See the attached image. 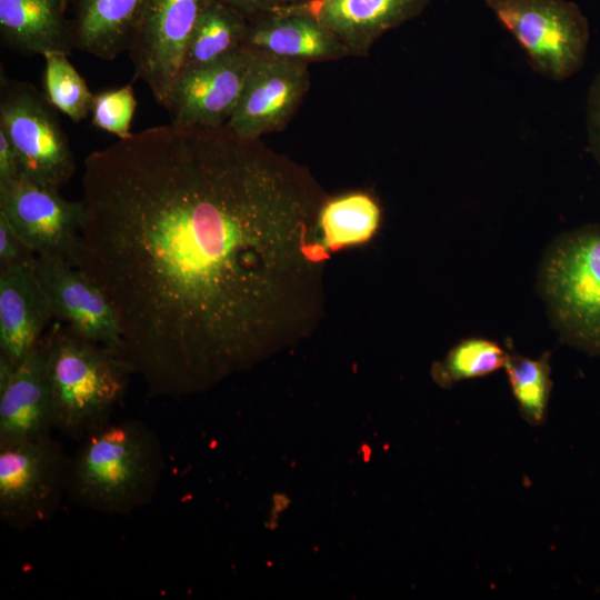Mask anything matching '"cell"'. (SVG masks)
Masks as SVG:
<instances>
[{
	"label": "cell",
	"instance_id": "obj_1",
	"mask_svg": "<svg viewBox=\"0 0 600 600\" xmlns=\"http://www.w3.org/2000/svg\"><path fill=\"white\" fill-rule=\"evenodd\" d=\"M328 197L227 126L152 127L86 158L71 263L108 296L119 354L151 394L203 391L317 329Z\"/></svg>",
	"mask_w": 600,
	"mask_h": 600
},
{
	"label": "cell",
	"instance_id": "obj_2",
	"mask_svg": "<svg viewBox=\"0 0 600 600\" xmlns=\"http://www.w3.org/2000/svg\"><path fill=\"white\" fill-rule=\"evenodd\" d=\"M166 459L156 432L138 419L109 422L70 456L67 498L106 514H127L154 498Z\"/></svg>",
	"mask_w": 600,
	"mask_h": 600
},
{
	"label": "cell",
	"instance_id": "obj_3",
	"mask_svg": "<svg viewBox=\"0 0 600 600\" xmlns=\"http://www.w3.org/2000/svg\"><path fill=\"white\" fill-rule=\"evenodd\" d=\"M54 429L82 440L108 424L132 373L120 354L61 321L42 337Z\"/></svg>",
	"mask_w": 600,
	"mask_h": 600
},
{
	"label": "cell",
	"instance_id": "obj_4",
	"mask_svg": "<svg viewBox=\"0 0 600 600\" xmlns=\"http://www.w3.org/2000/svg\"><path fill=\"white\" fill-rule=\"evenodd\" d=\"M537 284L560 339L600 356V226L554 238L543 253Z\"/></svg>",
	"mask_w": 600,
	"mask_h": 600
},
{
	"label": "cell",
	"instance_id": "obj_5",
	"mask_svg": "<svg viewBox=\"0 0 600 600\" xmlns=\"http://www.w3.org/2000/svg\"><path fill=\"white\" fill-rule=\"evenodd\" d=\"M541 77L562 81L583 66L589 22L569 0H482Z\"/></svg>",
	"mask_w": 600,
	"mask_h": 600
},
{
	"label": "cell",
	"instance_id": "obj_6",
	"mask_svg": "<svg viewBox=\"0 0 600 600\" xmlns=\"http://www.w3.org/2000/svg\"><path fill=\"white\" fill-rule=\"evenodd\" d=\"M57 110L27 81L0 77V129L14 146L21 177L57 190L76 171L74 156Z\"/></svg>",
	"mask_w": 600,
	"mask_h": 600
},
{
	"label": "cell",
	"instance_id": "obj_7",
	"mask_svg": "<svg viewBox=\"0 0 600 600\" xmlns=\"http://www.w3.org/2000/svg\"><path fill=\"white\" fill-rule=\"evenodd\" d=\"M70 456L51 436L0 446V519L23 531L49 521L59 509Z\"/></svg>",
	"mask_w": 600,
	"mask_h": 600
},
{
	"label": "cell",
	"instance_id": "obj_8",
	"mask_svg": "<svg viewBox=\"0 0 600 600\" xmlns=\"http://www.w3.org/2000/svg\"><path fill=\"white\" fill-rule=\"evenodd\" d=\"M214 0H148L128 50L136 80L166 107L196 26Z\"/></svg>",
	"mask_w": 600,
	"mask_h": 600
},
{
	"label": "cell",
	"instance_id": "obj_9",
	"mask_svg": "<svg viewBox=\"0 0 600 600\" xmlns=\"http://www.w3.org/2000/svg\"><path fill=\"white\" fill-rule=\"evenodd\" d=\"M309 88V63L253 49L238 104L226 126L252 140L281 131Z\"/></svg>",
	"mask_w": 600,
	"mask_h": 600
},
{
	"label": "cell",
	"instance_id": "obj_10",
	"mask_svg": "<svg viewBox=\"0 0 600 600\" xmlns=\"http://www.w3.org/2000/svg\"><path fill=\"white\" fill-rule=\"evenodd\" d=\"M0 213L37 256L72 262L84 221L81 200L20 177L0 181Z\"/></svg>",
	"mask_w": 600,
	"mask_h": 600
},
{
	"label": "cell",
	"instance_id": "obj_11",
	"mask_svg": "<svg viewBox=\"0 0 600 600\" xmlns=\"http://www.w3.org/2000/svg\"><path fill=\"white\" fill-rule=\"evenodd\" d=\"M34 269L53 318L77 334L119 353L116 310L102 288L84 271L59 257L37 256Z\"/></svg>",
	"mask_w": 600,
	"mask_h": 600
},
{
	"label": "cell",
	"instance_id": "obj_12",
	"mask_svg": "<svg viewBox=\"0 0 600 600\" xmlns=\"http://www.w3.org/2000/svg\"><path fill=\"white\" fill-rule=\"evenodd\" d=\"M252 56L253 49L244 46L210 63L182 70L164 107L171 123L226 126L238 104Z\"/></svg>",
	"mask_w": 600,
	"mask_h": 600
},
{
	"label": "cell",
	"instance_id": "obj_13",
	"mask_svg": "<svg viewBox=\"0 0 600 600\" xmlns=\"http://www.w3.org/2000/svg\"><path fill=\"white\" fill-rule=\"evenodd\" d=\"M433 0H307L292 6L323 23L351 56L364 57L386 32L420 16Z\"/></svg>",
	"mask_w": 600,
	"mask_h": 600
},
{
	"label": "cell",
	"instance_id": "obj_14",
	"mask_svg": "<svg viewBox=\"0 0 600 600\" xmlns=\"http://www.w3.org/2000/svg\"><path fill=\"white\" fill-rule=\"evenodd\" d=\"M52 318L34 262L0 270V353L20 364Z\"/></svg>",
	"mask_w": 600,
	"mask_h": 600
},
{
	"label": "cell",
	"instance_id": "obj_15",
	"mask_svg": "<svg viewBox=\"0 0 600 600\" xmlns=\"http://www.w3.org/2000/svg\"><path fill=\"white\" fill-rule=\"evenodd\" d=\"M53 406L43 338L19 364L0 393V446L51 436Z\"/></svg>",
	"mask_w": 600,
	"mask_h": 600
},
{
	"label": "cell",
	"instance_id": "obj_16",
	"mask_svg": "<svg viewBox=\"0 0 600 600\" xmlns=\"http://www.w3.org/2000/svg\"><path fill=\"white\" fill-rule=\"evenodd\" d=\"M249 22L247 46L253 49L307 63L351 57L331 30L294 8L280 9Z\"/></svg>",
	"mask_w": 600,
	"mask_h": 600
},
{
	"label": "cell",
	"instance_id": "obj_17",
	"mask_svg": "<svg viewBox=\"0 0 600 600\" xmlns=\"http://www.w3.org/2000/svg\"><path fill=\"white\" fill-rule=\"evenodd\" d=\"M148 0H68L74 49L102 60L129 50Z\"/></svg>",
	"mask_w": 600,
	"mask_h": 600
},
{
	"label": "cell",
	"instance_id": "obj_18",
	"mask_svg": "<svg viewBox=\"0 0 600 600\" xmlns=\"http://www.w3.org/2000/svg\"><path fill=\"white\" fill-rule=\"evenodd\" d=\"M68 0H0L1 42L19 53L46 54L73 48Z\"/></svg>",
	"mask_w": 600,
	"mask_h": 600
},
{
	"label": "cell",
	"instance_id": "obj_19",
	"mask_svg": "<svg viewBox=\"0 0 600 600\" xmlns=\"http://www.w3.org/2000/svg\"><path fill=\"white\" fill-rule=\"evenodd\" d=\"M381 220V207L369 192L328 197L318 214L319 239L330 253L364 244L376 236Z\"/></svg>",
	"mask_w": 600,
	"mask_h": 600
},
{
	"label": "cell",
	"instance_id": "obj_20",
	"mask_svg": "<svg viewBox=\"0 0 600 600\" xmlns=\"http://www.w3.org/2000/svg\"><path fill=\"white\" fill-rule=\"evenodd\" d=\"M249 20L222 0L202 13L190 39L182 70L216 61L244 46Z\"/></svg>",
	"mask_w": 600,
	"mask_h": 600
},
{
	"label": "cell",
	"instance_id": "obj_21",
	"mask_svg": "<svg viewBox=\"0 0 600 600\" xmlns=\"http://www.w3.org/2000/svg\"><path fill=\"white\" fill-rule=\"evenodd\" d=\"M550 354L528 358L509 353L506 372L521 417L532 426L544 422L551 394Z\"/></svg>",
	"mask_w": 600,
	"mask_h": 600
},
{
	"label": "cell",
	"instance_id": "obj_22",
	"mask_svg": "<svg viewBox=\"0 0 600 600\" xmlns=\"http://www.w3.org/2000/svg\"><path fill=\"white\" fill-rule=\"evenodd\" d=\"M507 352L498 342L471 337L459 341L432 367L434 381L443 388L457 382L484 377L504 368Z\"/></svg>",
	"mask_w": 600,
	"mask_h": 600
},
{
	"label": "cell",
	"instance_id": "obj_23",
	"mask_svg": "<svg viewBox=\"0 0 600 600\" xmlns=\"http://www.w3.org/2000/svg\"><path fill=\"white\" fill-rule=\"evenodd\" d=\"M44 58L43 94L49 103L73 122L91 113L94 94L69 61L68 53L48 52Z\"/></svg>",
	"mask_w": 600,
	"mask_h": 600
},
{
	"label": "cell",
	"instance_id": "obj_24",
	"mask_svg": "<svg viewBox=\"0 0 600 600\" xmlns=\"http://www.w3.org/2000/svg\"><path fill=\"white\" fill-rule=\"evenodd\" d=\"M132 86L100 91L94 94L91 108L92 124L119 139L132 134L131 123L137 108Z\"/></svg>",
	"mask_w": 600,
	"mask_h": 600
},
{
	"label": "cell",
	"instance_id": "obj_25",
	"mask_svg": "<svg viewBox=\"0 0 600 600\" xmlns=\"http://www.w3.org/2000/svg\"><path fill=\"white\" fill-rule=\"evenodd\" d=\"M37 254L0 213V270L33 263Z\"/></svg>",
	"mask_w": 600,
	"mask_h": 600
},
{
	"label": "cell",
	"instance_id": "obj_26",
	"mask_svg": "<svg viewBox=\"0 0 600 600\" xmlns=\"http://www.w3.org/2000/svg\"><path fill=\"white\" fill-rule=\"evenodd\" d=\"M586 131L589 148L600 166V70L596 74L587 94Z\"/></svg>",
	"mask_w": 600,
	"mask_h": 600
},
{
	"label": "cell",
	"instance_id": "obj_27",
	"mask_svg": "<svg viewBox=\"0 0 600 600\" xmlns=\"http://www.w3.org/2000/svg\"><path fill=\"white\" fill-rule=\"evenodd\" d=\"M249 21L280 9L300 4L307 0H222Z\"/></svg>",
	"mask_w": 600,
	"mask_h": 600
},
{
	"label": "cell",
	"instance_id": "obj_28",
	"mask_svg": "<svg viewBox=\"0 0 600 600\" xmlns=\"http://www.w3.org/2000/svg\"><path fill=\"white\" fill-rule=\"evenodd\" d=\"M21 177V164L18 152L0 129V181H8Z\"/></svg>",
	"mask_w": 600,
	"mask_h": 600
},
{
	"label": "cell",
	"instance_id": "obj_29",
	"mask_svg": "<svg viewBox=\"0 0 600 600\" xmlns=\"http://www.w3.org/2000/svg\"><path fill=\"white\" fill-rule=\"evenodd\" d=\"M19 364L0 353V393L7 389L17 374Z\"/></svg>",
	"mask_w": 600,
	"mask_h": 600
}]
</instances>
